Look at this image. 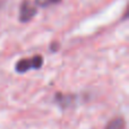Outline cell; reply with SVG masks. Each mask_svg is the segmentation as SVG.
<instances>
[{
  "label": "cell",
  "mask_w": 129,
  "mask_h": 129,
  "mask_svg": "<svg viewBox=\"0 0 129 129\" xmlns=\"http://www.w3.org/2000/svg\"><path fill=\"white\" fill-rule=\"evenodd\" d=\"M43 64V58L42 56H34L33 58H26V59H20L17 61L15 66V69L17 73L24 74L26 71L31 70V69H40Z\"/></svg>",
  "instance_id": "cell-1"
},
{
  "label": "cell",
  "mask_w": 129,
  "mask_h": 129,
  "mask_svg": "<svg viewBox=\"0 0 129 129\" xmlns=\"http://www.w3.org/2000/svg\"><path fill=\"white\" fill-rule=\"evenodd\" d=\"M61 0H35V5L39 7H49L59 4Z\"/></svg>",
  "instance_id": "cell-4"
},
{
  "label": "cell",
  "mask_w": 129,
  "mask_h": 129,
  "mask_svg": "<svg viewBox=\"0 0 129 129\" xmlns=\"http://www.w3.org/2000/svg\"><path fill=\"white\" fill-rule=\"evenodd\" d=\"M126 122L122 118H114L107 125L105 129H125Z\"/></svg>",
  "instance_id": "cell-3"
},
{
  "label": "cell",
  "mask_w": 129,
  "mask_h": 129,
  "mask_svg": "<svg viewBox=\"0 0 129 129\" xmlns=\"http://www.w3.org/2000/svg\"><path fill=\"white\" fill-rule=\"evenodd\" d=\"M51 50H52V51H56V50H58V43H52Z\"/></svg>",
  "instance_id": "cell-5"
},
{
  "label": "cell",
  "mask_w": 129,
  "mask_h": 129,
  "mask_svg": "<svg viewBox=\"0 0 129 129\" xmlns=\"http://www.w3.org/2000/svg\"><path fill=\"white\" fill-rule=\"evenodd\" d=\"M36 8L29 4V1L25 0L23 1L22 6H20V11H19V20L23 23H26L31 20L32 18L35 16L36 14Z\"/></svg>",
  "instance_id": "cell-2"
}]
</instances>
